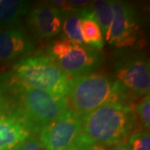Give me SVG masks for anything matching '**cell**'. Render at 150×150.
<instances>
[{
    "mask_svg": "<svg viewBox=\"0 0 150 150\" xmlns=\"http://www.w3.org/2000/svg\"><path fill=\"white\" fill-rule=\"evenodd\" d=\"M80 119L81 134L104 148L125 143L137 123L134 111L125 102L106 103Z\"/></svg>",
    "mask_w": 150,
    "mask_h": 150,
    "instance_id": "obj_1",
    "label": "cell"
},
{
    "mask_svg": "<svg viewBox=\"0 0 150 150\" xmlns=\"http://www.w3.org/2000/svg\"><path fill=\"white\" fill-rule=\"evenodd\" d=\"M11 82L13 90L11 114L18 118L32 134L39 133L69 109L66 98L26 85L12 77Z\"/></svg>",
    "mask_w": 150,
    "mask_h": 150,
    "instance_id": "obj_2",
    "label": "cell"
},
{
    "mask_svg": "<svg viewBox=\"0 0 150 150\" xmlns=\"http://www.w3.org/2000/svg\"><path fill=\"white\" fill-rule=\"evenodd\" d=\"M66 99L69 108L80 117L108 103L127 102L116 80L99 73L69 79Z\"/></svg>",
    "mask_w": 150,
    "mask_h": 150,
    "instance_id": "obj_3",
    "label": "cell"
},
{
    "mask_svg": "<svg viewBox=\"0 0 150 150\" xmlns=\"http://www.w3.org/2000/svg\"><path fill=\"white\" fill-rule=\"evenodd\" d=\"M9 74L19 83L66 98L69 78L48 55L33 54L19 59Z\"/></svg>",
    "mask_w": 150,
    "mask_h": 150,
    "instance_id": "obj_4",
    "label": "cell"
},
{
    "mask_svg": "<svg viewBox=\"0 0 150 150\" xmlns=\"http://www.w3.org/2000/svg\"><path fill=\"white\" fill-rule=\"evenodd\" d=\"M48 53L59 69L72 78L94 73L103 60L100 51L75 43L66 38L52 42Z\"/></svg>",
    "mask_w": 150,
    "mask_h": 150,
    "instance_id": "obj_5",
    "label": "cell"
},
{
    "mask_svg": "<svg viewBox=\"0 0 150 150\" xmlns=\"http://www.w3.org/2000/svg\"><path fill=\"white\" fill-rule=\"evenodd\" d=\"M114 74L126 100L149 93V62L145 57L131 55L119 59L114 66Z\"/></svg>",
    "mask_w": 150,
    "mask_h": 150,
    "instance_id": "obj_6",
    "label": "cell"
},
{
    "mask_svg": "<svg viewBox=\"0 0 150 150\" xmlns=\"http://www.w3.org/2000/svg\"><path fill=\"white\" fill-rule=\"evenodd\" d=\"M112 19L105 35L108 44L116 48H134L140 41V26L134 8L124 1H111Z\"/></svg>",
    "mask_w": 150,
    "mask_h": 150,
    "instance_id": "obj_7",
    "label": "cell"
},
{
    "mask_svg": "<svg viewBox=\"0 0 150 150\" xmlns=\"http://www.w3.org/2000/svg\"><path fill=\"white\" fill-rule=\"evenodd\" d=\"M81 134L80 116L69 108L39 131L44 150H68Z\"/></svg>",
    "mask_w": 150,
    "mask_h": 150,
    "instance_id": "obj_8",
    "label": "cell"
},
{
    "mask_svg": "<svg viewBox=\"0 0 150 150\" xmlns=\"http://www.w3.org/2000/svg\"><path fill=\"white\" fill-rule=\"evenodd\" d=\"M65 14L53 4H41L29 11L28 25L32 33L40 38H50L62 28Z\"/></svg>",
    "mask_w": 150,
    "mask_h": 150,
    "instance_id": "obj_9",
    "label": "cell"
},
{
    "mask_svg": "<svg viewBox=\"0 0 150 150\" xmlns=\"http://www.w3.org/2000/svg\"><path fill=\"white\" fill-rule=\"evenodd\" d=\"M34 47L32 39L18 26L0 30V62L8 63L29 54Z\"/></svg>",
    "mask_w": 150,
    "mask_h": 150,
    "instance_id": "obj_10",
    "label": "cell"
},
{
    "mask_svg": "<svg viewBox=\"0 0 150 150\" xmlns=\"http://www.w3.org/2000/svg\"><path fill=\"white\" fill-rule=\"evenodd\" d=\"M32 133L13 114L0 116V150H17Z\"/></svg>",
    "mask_w": 150,
    "mask_h": 150,
    "instance_id": "obj_11",
    "label": "cell"
},
{
    "mask_svg": "<svg viewBox=\"0 0 150 150\" xmlns=\"http://www.w3.org/2000/svg\"><path fill=\"white\" fill-rule=\"evenodd\" d=\"M78 13L81 17V29L84 44L100 51L104 45L103 36L99 25L93 16L89 6L78 10Z\"/></svg>",
    "mask_w": 150,
    "mask_h": 150,
    "instance_id": "obj_12",
    "label": "cell"
},
{
    "mask_svg": "<svg viewBox=\"0 0 150 150\" xmlns=\"http://www.w3.org/2000/svg\"><path fill=\"white\" fill-rule=\"evenodd\" d=\"M30 5L22 0H0V27L14 26L29 11Z\"/></svg>",
    "mask_w": 150,
    "mask_h": 150,
    "instance_id": "obj_13",
    "label": "cell"
},
{
    "mask_svg": "<svg viewBox=\"0 0 150 150\" xmlns=\"http://www.w3.org/2000/svg\"><path fill=\"white\" fill-rule=\"evenodd\" d=\"M89 8L93 13V16L99 25L103 36L105 37L108 31L112 19V8L111 1L97 0L92 2Z\"/></svg>",
    "mask_w": 150,
    "mask_h": 150,
    "instance_id": "obj_14",
    "label": "cell"
},
{
    "mask_svg": "<svg viewBox=\"0 0 150 150\" xmlns=\"http://www.w3.org/2000/svg\"><path fill=\"white\" fill-rule=\"evenodd\" d=\"M63 23V30L66 35V38L75 43L85 45L81 29V17L78 11L66 14Z\"/></svg>",
    "mask_w": 150,
    "mask_h": 150,
    "instance_id": "obj_15",
    "label": "cell"
},
{
    "mask_svg": "<svg viewBox=\"0 0 150 150\" xmlns=\"http://www.w3.org/2000/svg\"><path fill=\"white\" fill-rule=\"evenodd\" d=\"M13 90L10 74L0 75V116L11 114Z\"/></svg>",
    "mask_w": 150,
    "mask_h": 150,
    "instance_id": "obj_16",
    "label": "cell"
},
{
    "mask_svg": "<svg viewBox=\"0 0 150 150\" xmlns=\"http://www.w3.org/2000/svg\"><path fill=\"white\" fill-rule=\"evenodd\" d=\"M127 144L130 150H150L149 132L144 129L134 131L129 137Z\"/></svg>",
    "mask_w": 150,
    "mask_h": 150,
    "instance_id": "obj_17",
    "label": "cell"
},
{
    "mask_svg": "<svg viewBox=\"0 0 150 150\" xmlns=\"http://www.w3.org/2000/svg\"><path fill=\"white\" fill-rule=\"evenodd\" d=\"M135 117L138 118L143 129L148 130L150 126V98L149 93L144 98L137 104L135 108Z\"/></svg>",
    "mask_w": 150,
    "mask_h": 150,
    "instance_id": "obj_18",
    "label": "cell"
},
{
    "mask_svg": "<svg viewBox=\"0 0 150 150\" xmlns=\"http://www.w3.org/2000/svg\"><path fill=\"white\" fill-rule=\"evenodd\" d=\"M68 150H106L104 147L93 144L87 139L82 134L79 136L74 143Z\"/></svg>",
    "mask_w": 150,
    "mask_h": 150,
    "instance_id": "obj_19",
    "label": "cell"
},
{
    "mask_svg": "<svg viewBox=\"0 0 150 150\" xmlns=\"http://www.w3.org/2000/svg\"><path fill=\"white\" fill-rule=\"evenodd\" d=\"M17 150H44L38 139L30 136Z\"/></svg>",
    "mask_w": 150,
    "mask_h": 150,
    "instance_id": "obj_20",
    "label": "cell"
},
{
    "mask_svg": "<svg viewBox=\"0 0 150 150\" xmlns=\"http://www.w3.org/2000/svg\"><path fill=\"white\" fill-rule=\"evenodd\" d=\"M108 150H130V148L127 143H121L113 145Z\"/></svg>",
    "mask_w": 150,
    "mask_h": 150,
    "instance_id": "obj_21",
    "label": "cell"
}]
</instances>
